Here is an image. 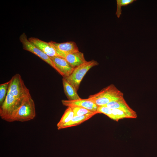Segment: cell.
I'll return each mask as SVG.
<instances>
[{
    "mask_svg": "<svg viewBox=\"0 0 157 157\" xmlns=\"http://www.w3.org/2000/svg\"><path fill=\"white\" fill-rule=\"evenodd\" d=\"M5 100L0 107V116L3 120L11 122L13 113L27 97L31 96L20 75L16 74L10 80Z\"/></svg>",
    "mask_w": 157,
    "mask_h": 157,
    "instance_id": "obj_1",
    "label": "cell"
},
{
    "mask_svg": "<svg viewBox=\"0 0 157 157\" xmlns=\"http://www.w3.org/2000/svg\"><path fill=\"white\" fill-rule=\"evenodd\" d=\"M123 97V94L113 84L105 87L98 92L90 95L88 98L98 106L104 105Z\"/></svg>",
    "mask_w": 157,
    "mask_h": 157,
    "instance_id": "obj_2",
    "label": "cell"
},
{
    "mask_svg": "<svg viewBox=\"0 0 157 157\" xmlns=\"http://www.w3.org/2000/svg\"><path fill=\"white\" fill-rule=\"evenodd\" d=\"M36 115L34 101L30 96L27 97L13 113L11 121L24 122L33 119Z\"/></svg>",
    "mask_w": 157,
    "mask_h": 157,
    "instance_id": "obj_3",
    "label": "cell"
},
{
    "mask_svg": "<svg viewBox=\"0 0 157 157\" xmlns=\"http://www.w3.org/2000/svg\"><path fill=\"white\" fill-rule=\"evenodd\" d=\"M98 65V62L94 60L87 61L75 68L69 76L64 78L77 90L81 82L87 72L92 67Z\"/></svg>",
    "mask_w": 157,
    "mask_h": 157,
    "instance_id": "obj_4",
    "label": "cell"
},
{
    "mask_svg": "<svg viewBox=\"0 0 157 157\" xmlns=\"http://www.w3.org/2000/svg\"><path fill=\"white\" fill-rule=\"evenodd\" d=\"M19 40L23 45V49H24L37 56L57 71V68L50 57L32 44L29 41L25 33H23L20 35Z\"/></svg>",
    "mask_w": 157,
    "mask_h": 157,
    "instance_id": "obj_5",
    "label": "cell"
},
{
    "mask_svg": "<svg viewBox=\"0 0 157 157\" xmlns=\"http://www.w3.org/2000/svg\"><path fill=\"white\" fill-rule=\"evenodd\" d=\"M57 72L64 78L69 76L72 72L74 68L64 58L59 56L50 57Z\"/></svg>",
    "mask_w": 157,
    "mask_h": 157,
    "instance_id": "obj_6",
    "label": "cell"
},
{
    "mask_svg": "<svg viewBox=\"0 0 157 157\" xmlns=\"http://www.w3.org/2000/svg\"><path fill=\"white\" fill-rule=\"evenodd\" d=\"M28 40L33 45L49 57L59 56L55 48L50 42H46L34 37H31Z\"/></svg>",
    "mask_w": 157,
    "mask_h": 157,
    "instance_id": "obj_7",
    "label": "cell"
},
{
    "mask_svg": "<svg viewBox=\"0 0 157 157\" xmlns=\"http://www.w3.org/2000/svg\"><path fill=\"white\" fill-rule=\"evenodd\" d=\"M61 102L64 106L68 107L73 106L82 107L93 112H96L98 107V106L88 99L81 98L74 100H63Z\"/></svg>",
    "mask_w": 157,
    "mask_h": 157,
    "instance_id": "obj_8",
    "label": "cell"
},
{
    "mask_svg": "<svg viewBox=\"0 0 157 157\" xmlns=\"http://www.w3.org/2000/svg\"><path fill=\"white\" fill-rule=\"evenodd\" d=\"M59 57L65 59L74 68L84 63L87 61L83 53L79 51L68 54H57Z\"/></svg>",
    "mask_w": 157,
    "mask_h": 157,
    "instance_id": "obj_9",
    "label": "cell"
},
{
    "mask_svg": "<svg viewBox=\"0 0 157 157\" xmlns=\"http://www.w3.org/2000/svg\"><path fill=\"white\" fill-rule=\"evenodd\" d=\"M55 48L57 54L62 53L68 54L79 51L76 43L74 41L63 43H57L53 41L50 42Z\"/></svg>",
    "mask_w": 157,
    "mask_h": 157,
    "instance_id": "obj_10",
    "label": "cell"
},
{
    "mask_svg": "<svg viewBox=\"0 0 157 157\" xmlns=\"http://www.w3.org/2000/svg\"><path fill=\"white\" fill-rule=\"evenodd\" d=\"M102 106L107 107L111 109H119L134 114H137L136 112L128 105L123 97Z\"/></svg>",
    "mask_w": 157,
    "mask_h": 157,
    "instance_id": "obj_11",
    "label": "cell"
},
{
    "mask_svg": "<svg viewBox=\"0 0 157 157\" xmlns=\"http://www.w3.org/2000/svg\"><path fill=\"white\" fill-rule=\"evenodd\" d=\"M62 83L64 93L68 100H76L81 98L75 88L64 78L62 79Z\"/></svg>",
    "mask_w": 157,
    "mask_h": 157,
    "instance_id": "obj_12",
    "label": "cell"
},
{
    "mask_svg": "<svg viewBox=\"0 0 157 157\" xmlns=\"http://www.w3.org/2000/svg\"><path fill=\"white\" fill-rule=\"evenodd\" d=\"M97 114L96 112L91 114L74 116L69 122L60 128V130L79 125Z\"/></svg>",
    "mask_w": 157,
    "mask_h": 157,
    "instance_id": "obj_13",
    "label": "cell"
},
{
    "mask_svg": "<svg viewBox=\"0 0 157 157\" xmlns=\"http://www.w3.org/2000/svg\"><path fill=\"white\" fill-rule=\"evenodd\" d=\"M74 116V114L73 110L70 107H68L57 124L58 129L60 130L63 126L69 122Z\"/></svg>",
    "mask_w": 157,
    "mask_h": 157,
    "instance_id": "obj_14",
    "label": "cell"
},
{
    "mask_svg": "<svg viewBox=\"0 0 157 157\" xmlns=\"http://www.w3.org/2000/svg\"><path fill=\"white\" fill-rule=\"evenodd\" d=\"M113 114L115 117V121L124 118H136L137 114H134L119 109H112Z\"/></svg>",
    "mask_w": 157,
    "mask_h": 157,
    "instance_id": "obj_15",
    "label": "cell"
},
{
    "mask_svg": "<svg viewBox=\"0 0 157 157\" xmlns=\"http://www.w3.org/2000/svg\"><path fill=\"white\" fill-rule=\"evenodd\" d=\"M10 81L1 84L0 85V105L3 103L8 92Z\"/></svg>",
    "mask_w": 157,
    "mask_h": 157,
    "instance_id": "obj_16",
    "label": "cell"
},
{
    "mask_svg": "<svg viewBox=\"0 0 157 157\" xmlns=\"http://www.w3.org/2000/svg\"><path fill=\"white\" fill-rule=\"evenodd\" d=\"M136 0H117V9L116 15L118 18H119L122 14L121 7L126 6L132 3Z\"/></svg>",
    "mask_w": 157,
    "mask_h": 157,
    "instance_id": "obj_17",
    "label": "cell"
},
{
    "mask_svg": "<svg viewBox=\"0 0 157 157\" xmlns=\"http://www.w3.org/2000/svg\"><path fill=\"white\" fill-rule=\"evenodd\" d=\"M70 107L73 110L74 114V116H81L88 114H91L96 113L92 112L87 109L82 107L76 106Z\"/></svg>",
    "mask_w": 157,
    "mask_h": 157,
    "instance_id": "obj_18",
    "label": "cell"
},
{
    "mask_svg": "<svg viewBox=\"0 0 157 157\" xmlns=\"http://www.w3.org/2000/svg\"><path fill=\"white\" fill-rule=\"evenodd\" d=\"M96 113H103L108 117L110 119L115 121V116L113 114L112 109L104 106H98Z\"/></svg>",
    "mask_w": 157,
    "mask_h": 157,
    "instance_id": "obj_19",
    "label": "cell"
}]
</instances>
